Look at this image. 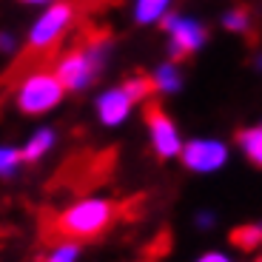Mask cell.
Here are the masks:
<instances>
[{"instance_id": "cell-16", "label": "cell", "mask_w": 262, "mask_h": 262, "mask_svg": "<svg viewBox=\"0 0 262 262\" xmlns=\"http://www.w3.org/2000/svg\"><path fill=\"white\" fill-rule=\"evenodd\" d=\"M77 256H80L77 243H69V239H66V243H60L57 248L46 256V262H77Z\"/></svg>"}, {"instance_id": "cell-6", "label": "cell", "mask_w": 262, "mask_h": 262, "mask_svg": "<svg viewBox=\"0 0 262 262\" xmlns=\"http://www.w3.org/2000/svg\"><path fill=\"white\" fill-rule=\"evenodd\" d=\"M163 29L168 32V43H171V54H194L205 46V26L200 20L188 17V14L180 12H168L163 20Z\"/></svg>"}, {"instance_id": "cell-4", "label": "cell", "mask_w": 262, "mask_h": 262, "mask_svg": "<svg viewBox=\"0 0 262 262\" xmlns=\"http://www.w3.org/2000/svg\"><path fill=\"white\" fill-rule=\"evenodd\" d=\"M74 17V6L66 0H54L49 6H43V12L37 14V20L29 29V46L32 49H52L63 32L72 26Z\"/></svg>"}, {"instance_id": "cell-10", "label": "cell", "mask_w": 262, "mask_h": 262, "mask_svg": "<svg viewBox=\"0 0 262 262\" xmlns=\"http://www.w3.org/2000/svg\"><path fill=\"white\" fill-rule=\"evenodd\" d=\"M54 140H57V134H54V128H37L32 134V137L26 140V145L20 148V157L26 160V163H37V160H43L49 154V151L54 148Z\"/></svg>"}, {"instance_id": "cell-3", "label": "cell", "mask_w": 262, "mask_h": 262, "mask_svg": "<svg viewBox=\"0 0 262 262\" xmlns=\"http://www.w3.org/2000/svg\"><path fill=\"white\" fill-rule=\"evenodd\" d=\"M63 94H66V89L54 77V72H32L17 85V108L23 114L37 117V114H46L52 108H57Z\"/></svg>"}, {"instance_id": "cell-19", "label": "cell", "mask_w": 262, "mask_h": 262, "mask_svg": "<svg viewBox=\"0 0 262 262\" xmlns=\"http://www.w3.org/2000/svg\"><path fill=\"white\" fill-rule=\"evenodd\" d=\"M196 262H231V259L225 254H220V251H211V254H203Z\"/></svg>"}, {"instance_id": "cell-21", "label": "cell", "mask_w": 262, "mask_h": 262, "mask_svg": "<svg viewBox=\"0 0 262 262\" xmlns=\"http://www.w3.org/2000/svg\"><path fill=\"white\" fill-rule=\"evenodd\" d=\"M196 223H200V225H214V216H211V214H200V216H196Z\"/></svg>"}, {"instance_id": "cell-8", "label": "cell", "mask_w": 262, "mask_h": 262, "mask_svg": "<svg viewBox=\"0 0 262 262\" xmlns=\"http://www.w3.org/2000/svg\"><path fill=\"white\" fill-rule=\"evenodd\" d=\"M134 97L125 92V85H114V89H105L103 94H97L94 100V108H97V117L103 125H120L128 120V114L134 112Z\"/></svg>"}, {"instance_id": "cell-12", "label": "cell", "mask_w": 262, "mask_h": 262, "mask_svg": "<svg viewBox=\"0 0 262 262\" xmlns=\"http://www.w3.org/2000/svg\"><path fill=\"white\" fill-rule=\"evenodd\" d=\"M236 143H239V151H243L254 165L262 163V128H259V125L243 128V131H239V137H236Z\"/></svg>"}, {"instance_id": "cell-20", "label": "cell", "mask_w": 262, "mask_h": 262, "mask_svg": "<svg viewBox=\"0 0 262 262\" xmlns=\"http://www.w3.org/2000/svg\"><path fill=\"white\" fill-rule=\"evenodd\" d=\"M20 3H26V6H49L54 0H20Z\"/></svg>"}, {"instance_id": "cell-15", "label": "cell", "mask_w": 262, "mask_h": 262, "mask_svg": "<svg viewBox=\"0 0 262 262\" xmlns=\"http://www.w3.org/2000/svg\"><path fill=\"white\" fill-rule=\"evenodd\" d=\"M234 243L245 251H256V245H259V225H243V228H236Z\"/></svg>"}, {"instance_id": "cell-18", "label": "cell", "mask_w": 262, "mask_h": 262, "mask_svg": "<svg viewBox=\"0 0 262 262\" xmlns=\"http://www.w3.org/2000/svg\"><path fill=\"white\" fill-rule=\"evenodd\" d=\"M17 49V37L12 32H0V52L3 54H12Z\"/></svg>"}, {"instance_id": "cell-7", "label": "cell", "mask_w": 262, "mask_h": 262, "mask_svg": "<svg viewBox=\"0 0 262 262\" xmlns=\"http://www.w3.org/2000/svg\"><path fill=\"white\" fill-rule=\"evenodd\" d=\"M148 137H151V148L157 151V157L171 160V157H180V148H183V137H180V128L177 123L168 117L165 112L160 108H151L148 117Z\"/></svg>"}, {"instance_id": "cell-11", "label": "cell", "mask_w": 262, "mask_h": 262, "mask_svg": "<svg viewBox=\"0 0 262 262\" xmlns=\"http://www.w3.org/2000/svg\"><path fill=\"white\" fill-rule=\"evenodd\" d=\"M168 9H171V0H134L131 14H134L140 26H154L168 14Z\"/></svg>"}, {"instance_id": "cell-5", "label": "cell", "mask_w": 262, "mask_h": 262, "mask_svg": "<svg viewBox=\"0 0 262 262\" xmlns=\"http://www.w3.org/2000/svg\"><path fill=\"white\" fill-rule=\"evenodd\" d=\"M180 160L185 163V168L196 171V174H214L228 163V145L214 137H196L183 143Z\"/></svg>"}, {"instance_id": "cell-17", "label": "cell", "mask_w": 262, "mask_h": 262, "mask_svg": "<svg viewBox=\"0 0 262 262\" xmlns=\"http://www.w3.org/2000/svg\"><path fill=\"white\" fill-rule=\"evenodd\" d=\"M125 92L134 97V103H140V100H145L151 94V83H148V77H131V80H125Z\"/></svg>"}, {"instance_id": "cell-14", "label": "cell", "mask_w": 262, "mask_h": 262, "mask_svg": "<svg viewBox=\"0 0 262 262\" xmlns=\"http://www.w3.org/2000/svg\"><path fill=\"white\" fill-rule=\"evenodd\" d=\"M223 26L234 34H243V32H248V26H251V14L245 12V9H231V12H225Z\"/></svg>"}, {"instance_id": "cell-9", "label": "cell", "mask_w": 262, "mask_h": 262, "mask_svg": "<svg viewBox=\"0 0 262 262\" xmlns=\"http://www.w3.org/2000/svg\"><path fill=\"white\" fill-rule=\"evenodd\" d=\"M148 83H151V92H160V94H177L180 89H183V72H180V66H177V63L165 60V63H160L157 69L151 72Z\"/></svg>"}, {"instance_id": "cell-1", "label": "cell", "mask_w": 262, "mask_h": 262, "mask_svg": "<svg viewBox=\"0 0 262 262\" xmlns=\"http://www.w3.org/2000/svg\"><path fill=\"white\" fill-rule=\"evenodd\" d=\"M114 216H117V203L105 200V196H85V200H77L74 205H69L66 211H60L57 220H54V231L66 236L69 243L92 239L114 223Z\"/></svg>"}, {"instance_id": "cell-2", "label": "cell", "mask_w": 262, "mask_h": 262, "mask_svg": "<svg viewBox=\"0 0 262 262\" xmlns=\"http://www.w3.org/2000/svg\"><path fill=\"white\" fill-rule=\"evenodd\" d=\"M108 52H112V40H105V37L92 40L89 46L66 54L57 63V69H54V77L60 80V85H63L66 92H83L103 72L105 60H108Z\"/></svg>"}, {"instance_id": "cell-13", "label": "cell", "mask_w": 262, "mask_h": 262, "mask_svg": "<svg viewBox=\"0 0 262 262\" xmlns=\"http://www.w3.org/2000/svg\"><path fill=\"white\" fill-rule=\"evenodd\" d=\"M23 157H20V148L14 145H0V177H12L14 171L20 168Z\"/></svg>"}]
</instances>
